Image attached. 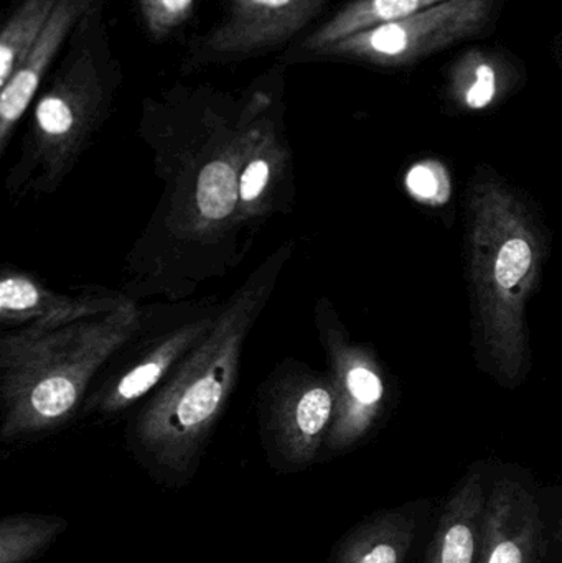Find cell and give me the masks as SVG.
<instances>
[{"mask_svg":"<svg viewBox=\"0 0 562 563\" xmlns=\"http://www.w3.org/2000/svg\"><path fill=\"white\" fill-rule=\"evenodd\" d=\"M442 168L432 162H422L415 165L408 175L409 190L415 197L426 201H436L441 198L442 190L448 191V178H441Z\"/></svg>","mask_w":562,"mask_h":563,"instance_id":"cell-18","label":"cell"},{"mask_svg":"<svg viewBox=\"0 0 562 563\" xmlns=\"http://www.w3.org/2000/svg\"><path fill=\"white\" fill-rule=\"evenodd\" d=\"M330 0H227L223 15L198 36L187 66L221 65L267 55L309 29Z\"/></svg>","mask_w":562,"mask_h":563,"instance_id":"cell-4","label":"cell"},{"mask_svg":"<svg viewBox=\"0 0 562 563\" xmlns=\"http://www.w3.org/2000/svg\"><path fill=\"white\" fill-rule=\"evenodd\" d=\"M142 25L154 42L174 36L194 15L198 0H135Z\"/></svg>","mask_w":562,"mask_h":563,"instance_id":"cell-16","label":"cell"},{"mask_svg":"<svg viewBox=\"0 0 562 563\" xmlns=\"http://www.w3.org/2000/svg\"><path fill=\"white\" fill-rule=\"evenodd\" d=\"M98 0H58L48 25L40 35L38 42L30 49L19 68L0 92V137L7 141L30 102L35 98L40 85L65 52L73 32L82 16Z\"/></svg>","mask_w":562,"mask_h":563,"instance_id":"cell-6","label":"cell"},{"mask_svg":"<svg viewBox=\"0 0 562 563\" xmlns=\"http://www.w3.org/2000/svg\"><path fill=\"white\" fill-rule=\"evenodd\" d=\"M494 0H444L396 22L363 30L317 56L401 66L431 55L484 26Z\"/></svg>","mask_w":562,"mask_h":563,"instance_id":"cell-3","label":"cell"},{"mask_svg":"<svg viewBox=\"0 0 562 563\" xmlns=\"http://www.w3.org/2000/svg\"><path fill=\"white\" fill-rule=\"evenodd\" d=\"M464 247L475 361L495 383L517 389L531 371L527 308L548 238L528 198L487 165L469 184Z\"/></svg>","mask_w":562,"mask_h":563,"instance_id":"cell-1","label":"cell"},{"mask_svg":"<svg viewBox=\"0 0 562 563\" xmlns=\"http://www.w3.org/2000/svg\"><path fill=\"white\" fill-rule=\"evenodd\" d=\"M541 544L540 509L514 479H500L485 499L477 563H537Z\"/></svg>","mask_w":562,"mask_h":563,"instance_id":"cell-5","label":"cell"},{"mask_svg":"<svg viewBox=\"0 0 562 563\" xmlns=\"http://www.w3.org/2000/svg\"><path fill=\"white\" fill-rule=\"evenodd\" d=\"M441 2L444 0H355L309 33L300 42L299 53L317 56L346 36L406 19Z\"/></svg>","mask_w":562,"mask_h":563,"instance_id":"cell-9","label":"cell"},{"mask_svg":"<svg viewBox=\"0 0 562 563\" xmlns=\"http://www.w3.org/2000/svg\"><path fill=\"white\" fill-rule=\"evenodd\" d=\"M78 389L66 376H52L36 384L30 394V426H43L65 416L75 406Z\"/></svg>","mask_w":562,"mask_h":563,"instance_id":"cell-15","label":"cell"},{"mask_svg":"<svg viewBox=\"0 0 562 563\" xmlns=\"http://www.w3.org/2000/svg\"><path fill=\"white\" fill-rule=\"evenodd\" d=\"M452 91L462 108L484 111L491 108L500 91V78L494 63L481 52H471L458 63Z\"/></svg>","mask_w":562,"mask_h":563,"instance_id":"cell-13","label":"cell"},{"mask_svg":"<svg viewBox=\"0 0 562 563\" xmlns=\"http://www.w3.org/2000/svg\"><path fill=\"white\" fill-rule=\"evenodd\" d=\"M269 178V162L266 158H256L247 165L240 181V195L244 201H254L266 187Z\"/></svg>","mask_w":562,"mask_h":563,"instance_id":"cell-20","label":"cell"},{"mask_svg":"<svg viewBox=\"0 0 562 563\" xmlns=\"http://www.w3.org/2000/svg\"><path fill=\"white\" fill-rule=\"evenodd\" d=\"M58 0H22L0 32V88L38 42Z\"/></svg>","mask_w":562,"mask_h":563,"instance_id":"cell-11","label":"cell"},{"mask_svg":"<svg viewBox=\"0 0 562 563\" xmlns=\"http://www.w3.org/2000/svg\"><path fill=\"white\" fill-rule=\"evenodd\" d=\"M485 499L481 473L467 476L445 506L425 563H477Z\"/></svg>","mask_w":562,"mask_h":563,"instance_id":"cell-7","label":"cell"},{"mask_svg":"<svg viewBox=\"0 0 562 563\" xmlns=\"http://www.w3.org/2000/svg\"><path fill=\"white\" fill-rule=\"evenodd\" d=\"M66 528L68 522L55 516H7L0 522V563H29Z\"/></svg>","mask_w":562,"mask_h":563,"instance_id":"cell-12","label":"cell"},{"mask_svg":"<svg viewBox=\"0 0 562 563\" xmlns=\"http://www.w3.org/2000/svg\"><path fill=\"white\" fill-rule=\"evenodd\" d=\"M333 397L323 387H313L302 394L294 407L293 416L283 429L284 459L297 465L310 462L319 449L320 437L332 417Z\"/></svg>","mask_w":562,"mask_h":563,"instance_id":"cell-10","label":"cell"},{"mask_svg":"<svg viewBox=\"0 0 562 563\" xmlns=\"http://www.w3.org/2000/svg\"><path fill=\"white\" fill-rule=\"evenodd\" d=\"M38 290L29 280L13 277V279L3 280L0 285V308H2L3 313H7V311L19 313V311L30 310L38 303Z\"/></svg>","mask_w":562,"mask_h":563,"instance_id":"cell-19","label":"cell"},{"mask_svg":"<svg viewBox=\"0 0 562 563\" xmlns=\"http://www.w3.org/2000/svg\"><path fill=\"white\" fill-rule=\"evenodd\" d=\"M238 187L233 168L228 162H213L200 174L197 203L208 220H223L236 205Z\"/></svg>","mask_w":562,"mask_h":563,"instance_id":"cell-14","label":"cell"},{"mask_svg":"<svg viewBox=\"0 0 562 563\" xmlns=\"http://www.w3.org/2000/svg\"><path fill=\"white\" fill-rule=\"evenodd\" d=\"M121 81L102 15V0L88 10L36 102V132L48 145H68L95 125Z\"/></svg>","mask_w":562,"mask_h":563,"instance_id":"cell-2","label":"cell"},{"mask_svg":"<svg viewBox=\"0 0 562 563\" xmlns=\"http://www.w3.org/2000/svg\"><path fill=\"white\" fill-rule=\"evenodd\" d=\"M168 364L167 354L152 357L148 363L141 364L128 374L118 386V399L122 402L135 400L142 394L147 393L154 384L161 379L162 373Z\"/></svg>","mask_w":562,"mask_h":563,"instance_id":"cell-17","label":"cell"},{"mask_svg":"<svg viewBox=\"0 0 562 563\" xmlns=\"http://www.w3.org/2000/svg\"><path fill=\"white\" fill-rule=\"evenodd\" d=\"M415 529V519L403 509L378 512L342 539L329 563H405Z\"/></svg>","mask_w":562,"mask_h":563,"instance_id":"cell-8","label":"cell"}]
</instances>
